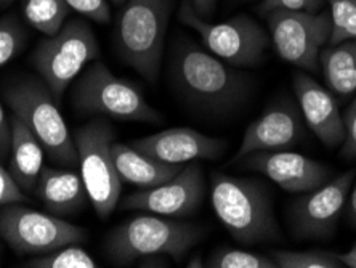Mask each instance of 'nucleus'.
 I'll use <instances>...</instances> for the list:
<instances>
[{"instance_id":"nucleus-11","label":"nucleus","mask_w":356,"mask_h":268,"mask_svg":"<svg viewBox=\"0 0 356 268\" xmlns=\"http://www.w3.org/2000/svg\"><path fill=\"white\" fill-rule=\"evenodd\" d=\"M266 21L271 44L281 60L307 72L319 71V54L332 33L331 13L273 10Z\"/></svg>"},{"instance_id":"nucleus-22","label":"nucleus","mask_w":356,"mask_h":268,"mask_svg":"<svg viewBox=\"0 0 356 268\" xmlns=\"http://www.w3.org/2000/svg\"><path fill=\"white\" fill-rule=\"evenodd\" d=\"M70 5L65 0H26L24 17L34 29L45 36H54L66 23Z\"/></svg>"},{"instance_id":"nucleus-21","label":"nucleus","mask_w":356,"mask_h":268,"mask_svg":"<svg viewBox=\"0 0 356 268\" xmlns=\"http://www.w3.org/2000/svg\"><path fill=\"white\" fill-rule=\"evenodd\" d=\"M324 81L340 100L356 92V39L327 45L319 54Z\"/></svg>"},{"instance_id":"nucleus-7","label":"nucleus","mask_w":356,"mask_h":268,"mask_svg":"<svg viewBox=\"0 0 356 268\" xmlns=\"http://www.w3.org/2000/svg\"><path fill=\"white\" fill-rule=\"evenodd\" d=\"M114 135L108 120L93 119L74 136L83 187L99 219L111 215L122 190V178L113 157Z\"/></svg>"},{"instance_id":"nucleus-19","label":"nucleus","mask_w":356,"mask_h":268,"mask_svg":"<svg viewBox=\"0 0 356 268\" xmlns=\"http://www.w3.org/2000/svg\"><path fill=\"white\" fill-rule=\"evenodd\" d=\"M113 157L122 182L132 183L140 190L170 180L186 166L162 162L124 143H113Z\"/></svg>"},{"instance_id":"nucleus-6","label":"nucleus","mask_w":356,"mask_h":268,"mask_svg":"<svg viewBox=\"0 0 356 268\" xmlns=\"http://www.w3.org/2000/svg\"><path fill=\"white\" fill-rule=\"evenodd\" d=\"M72 103L81 113L119 120L158 123L162 119L137 87L114 76L102 61H93L81 72L72 90Z\"/></svg>"},{"instance_id":"nucleus-3","label":"nucleus","mask_w":356,"mask_h":268,"mask_svg":"<svg viewBox=\"0 0 356 268\" xmlns=\"http://www.w3.org/2000/svg\"><path fill=\"white\" fill-rule=\"evenodd\" d=\"M174 0H127L116 21V45L124 63L148 82L158 81Z\"/></svg>"},{"instance_id":"nucleus-28","label":"nucleus","mask_w":356,"mask_h":268,"mask_svg":"<svg viewBox=\"0 0 356 268\" xmlns=\"http://www.w3.org/2000/svg\"><path fill=\"white\" fill-rule=\"evenodd\" d=\"M326 7V0H261L259 10L261 15H268L273 10L284 12H307L318 13Z\"/></svg>"},{"instance_id":"nucleus-13","label":"nucleus","mask_w":356,"mask_h":268,"mask_svg":"<svg viewBox=\"0 0 356 268\" xmlns=\"http://www.w3.org/2000/svg\"><path fill=\"white\" fill-rule=\"evenodd\" d=\"M206 196L201 164L193 162L161 185L138 190L122 201L124 211H141L162 217H186L196 212Z\"/></svg>"},{"instance_id":"nucleus-17","label":"nucleus","mask_w":356,"mask_h":268,"mask_svg":"<svg viewBox=\"0 0 356 268\" xmlns=\"http://www.w3.org/2000/svg\"><path fill=\"white\" fill-rule=\"evenodd\" d=\"M141 153L169 164H188L197 159H213L223 153L227 143L197 130L180 127L143 136L132 143Z\"/></svg>"},{"instance_id":"nucleus-25","label":"nucleus","mask_w":356,"mask_h":268,"mask_svg":"<svg viewBox=\"0 0 356 268\" xmlns=\"http://www.w3.org/2000/svg\"><path fill=\"white\" fill-rule=\"evenodd\" d=\"M331 13L332 33L327 45L356 39V0H326Z\"/></svg>"},{"instance_id":"nucleus-34","label":"nucleus","mask_w":356,"mask_h":268,"mask_svg":"<svg viewBox=\"0 0 356 268\" xmlns=\"http://www.w3.org/2000/svg\"><path fill=\"white\" fill-rule=\"evenodd\" d=\"M167 257L169 255H164V254H154V255H145L141 257L140 260V267H169V260H167Z\"/></svg>"},{"instance_id":"nucleus-2","label":"nucleus","mask_w":356,"mask_h":268,"mask_svg":"<svg viewBox=\"0 0 356 268\" xmlns=\"http://www.w3.org/2000/svg\"><path fill=\"white\" fill-rule=\"evenodd\" d=\"M211 199L220 222L238 243L254 246L281 236L270 191L260 180L216 172Z\"/></svg>"},{"instance_id":"nucleus-38","label":"nucleus","mask_w":356,"mask_h":268,"mask_svg":"<svg viewBox=\"0 0 356 268\" xmlns=\"http://www.w3.org/2000/svg\"><path fill=\"white\" fill-rule=\"evenodd\" d=\"M13 0H0V7H5V5H8V3H12Z\"/></svg>"},{"instance_id":"nucleus-29","label":"nucleus","mask_w":356,"mask_h":268,"mask_svg":"<svg viewBox=\"0 0 356 268\" xmlns=\"http://www.w3.org/2000/svg\"><path fill=\"white\" fill-rule=\"evenodd\" d=\"M71 10L98 23H108L111 18L108 0H65Z\"/></svg>"},{"instance_id":"nucleus-18","label":"nucleus","mask_w":356,"mask_h":268,"mask_svg":"<svg viewBox=\"0 0 356 268\" xmlns=\"http://www.w3.org/2000/svg\"><path fill=\"white\" fill-rule=\"evenodd\" d=\"M34 191L47 211L58 217L74 215L88 201L81 173L55 167H42Z\"/></svg>"},{"instance_id":"nucleus-24","label":"nucleus","mask_w":356,"mask_h":268,"mask_svg":"<svg viewBox=\"0 0 356 268\" xmlns=\"http://www.w3.org/2000/svg\"><path fill=\"white\" fill-rule=\"evenodd\" d=\"M26 267L34 268H97V262L86 249L76 244L63 246L47 254L38 255L26 262Z\"/></svg>"},{"instance_id":"nucleus-9","label":"nucleus","mask_w":356,"mask_h":268,"mask_svg":"<svg viewBox=\"0 0 356 268\" xmlns=\"http://www.w3.org/2000/svg\"><path fill=\"white\" fill-rule=\"evenodd\" d=\"M178 19L196 31L204 49L232 66L259 65L270 44L268 36L252 18L241 15L223 23H209L196 15L188 0L181 3Z\"/></svg>"},{"instance_id":"nucleus-30","label":"nucleus","mask_w":356,"mask_h":268,"mask_svg":"<svg viewBox=\"0 0 356 268\" xmlns=\"http://www.w3.org/2000/svg\"><path fill=\"white\" fill-rule=\"evenodd\" d=\"M343 127H345V139L340 148V156L347 161L356 159V97L350 103L347 111L343 113Z\"/></svg>"},{"instance_id":"nucleus-10","label":"nucleus","mask_w":356,"mask_h":268,"mask_svg":"<svg viewBox=\"0 0 356 268\" xmlns=\"http://www.w3.org/2000/svg\"><path fill=\"white\" fill-rule=\"evenodd\" d=\"M87 231L58 215L8 204L0 209V238L17 254L42 255L63 246L81 243Z\"/></svg>"},{"instance_id":"nucleus-8","label":"nucleus","mask_w":356,"mask_h":268,"mask_svg":"<svg viewBox=\"0 0 356 268\" xmlns=\"http://www.w3.org/2000/svg\"><path fill=\"white\" fill-rule=\"evenodd\" d=\"M98 54V42L90 26L82 19H70L58 33L40 42L33 54V63L58 102L71 82Z\"/></svg>"},{"instance_id":"nucleus-32","label":"nucleus","mask_w":356,"mask_h":268,"mask_svg":"<svg viewBox=\"0 0 356 268\" xmlns=\"http://www.w3.org/2000/svg\"><path fill=\"white\" fill-rule=\"evenodd\" d=\"M10 148H12V123L7 119L0 103V159L8 156Z\"/></svg>"},{"instance_id":"nucleus-4","label":"nucleus","mask_w":356,"mask_h":268,"mask_svg":"<svg viewBox=\"0 0 356 268\" xmlns=\"http://www.w3.org/2000/svg\"><path fill=\"white\" fill-rule=\"evenodd\" d=\"M202 235L204 231L197 225L162 219V215H138L109 233L106 254L116 265H129L154 254L181 262L201 241Z\"/></svg>"},{"instance_id":"nucleus-33","label":"nucleus","mask_w":356,"mask_h":268,"mask_svg":"<svg viewBox=\"0 0 356 268\" xmlns=\"http://www.w3.org/2000/svg\"><path fill=\"white\" fill-rule=\"evenodd\" d=\"M188 2L191 3V7L196 12V15H199V17L204 19L212 17L217 5V0H188Z\"/></svg>"},{"instance_id":"nucleus-36","label":"nucleus","mask_w":356,"mask_h":268,"mask_svg":"<svg viewBox=\"0 0 356 268\" xmlns=\"http://www.w3.org/2000/svg\"><path fill=\"white\" fill-rule=\"evenodd\" d=\"M342 264L348 268H356V244H353L347 252L343 254H339Z\"/></svg>"},{"instance_id":"nucleus-37","label":"nucleus","mask_w":356,"mask_h":268,"mask_svg":"<svg viewBox=\"0 0 356 268\" xmlns=\"http://www.w3.org/2000/svg\"><path fill=\"white\" fill-rule=\"evenodd\" d=\"M188 267H190V268H202V267H206V262H204L201 255L196 254L190 262H188Z\"/></svg>"},{"instance_id":"nucleus-31","label":"nucleus","mask_w":356,"mask_h":268,"mask_svg":"<svg viewBox=\"0 0 356 268\" xmlns=\"http://www.w3.org/2000/svg\"><path fill=\"white\" fill-rule=\"evenodd\" d=\"M26 201L23 190L15 180L12 172L5 171L0 164V206H8V204H17Z\"/></svg>"},{"instance_id":"nucleus-14","label":"nucleus","mask_w":356,"mask_h":268,"mask_svg":"<svg viewBox=\"0 0 356 268\" xmlns=\"http://www.w3.org/2000/svg\"><path fill=\"white\" fill-rule=\"evenodd\" d=\"M302 136L303 118L300 108L291 100H276L245 129L233 161L238 162L257 151L289 150L302 140Z\"/></svg>"},{"instance_id":"nucleus-39","label":"nucleus","mask_w":356,"mask_h":268,"mask_svg":"<svg viewBox=\"0 0 356 268\" xmlns=\"http://www.w3.org/2000/svg\"><path fill=\"white\" fill-rule=\"evenodd\" d=\"M111 2H114L116 5H120V3H125V2H127V0H111Z\"/></svg>"},{"instance_id":"nucleus-35","label":"nucleus","mask_w":356,"mask_h":268,"mask_svg":"<svg viewBox=\"0 0 356 268\" xmlns=\"http://www.w3.org/2000/svg\"><path fill=\"white\" fill-rule=\"evenodd\" d=\"M348 201V222L353 225L356 228V182L352 190H350V198L347 199Z\"/></svg>"},{"instance_id":"nucleus-5","label":"nucleus","mask_w":356,"mask_h":268,"mask_svg":"<svg viewBox=\"0 0 356 268\" xmlns=\"http://www.w3.org/2000/svg\"><path fill=\"white\" fill-rule=\"evenodd\" d=\"M3 95L13 114L28 125L51 161L65 167L79 166L74 140L45 84L21 79L7 86Z\"/></svg>"},{"instance_id":"nucleus-1","label":"nucleus","mask_w":356,"mask_h":268,"mask_svg":"<svg viewBox=\"0 0 356 268\" xmlns=\"http://www.w3.org/2000/svg\"><path fill=\"white\" fill-rule=\"evenodd\" d=\"M170 70L180 95L209 113L234 111L252 92L248 76L190 40L177 44Z\"/></svg>"},{"instance_id":"nucleus-12","label":"nucleus","mask_w":356,"mask_h":268,"mask_svg":"<svg viewBox=\"0 0 356 268\" xmlns=\"http://www.w3.org/2000/svg\"><path fill=\"white\" fill-rule=\"evenodd\" d=\"M355 173V171L340 173L315 190L302 193L292 201L287 219L296 238L324 239L336 233L337 222L352 190Z\"/></svg>"},{"instance_id":"nucleus-23","label":"nucleus","mask_w":356,"mask_h":268,"mask_svg":"<svg viewBox=\"0 0 356 268\" xmlns=\"http://www.w3.org/2000/svg\"><path fill=\"white\" fill-rule=\"evenodd\" d=\"M277 268H342L337 252L331 251H270Z\"/></svg>"},{"instance_id":"nucleus-16","label":"nucleus","mask_w":356,"mask_h":268,"mask_svg":"<svg viewBox=\"0 0 356 268\" xmlns=\"http://www.w3.org/2000/svg\"><path fill=\"white\" fill-rule=\"evenodd\" d=\"M294 92L302 118L319 141L327 148H337L345 139L343 118L339 111L337 98L329 88L319 86L305 72H296Z\"/></svg>"},{"instance_id":"nucleus-15","label":"nucleus","mask_w":356,"mask_h":268,"mask_svg":"<svg viewBox=\"0 0 356 268\" xmlns=\"http://www.w3.org/2000/svg\"><path fill=\"white\" fill-rule=\"evenodd\" d=\"M245 169L264 173L289 193H307L331 180V171L321 162L294 151H257L241 159Z\"/></svg>"},{"instance_id":"nucleus-20","label":"nucleus","mask_w":356,"mask_h":268,"mask_svg":"<svg viewBox=\"0 0 356 268\" xmlns=\"http://www.w3.org/2000/svg\"><path fill=\"white\" fill-rule=\"evenodd\" d=\"M12 175L21 190L34 191L44 167V148L28 125L12 116Z\"/></svg>"},{"instance_id":"nucleus-27","label":"nucleus","mask_w":356,"mask_h":268,"mask_svg":"<svg viewBox=\"0 0 356 268\" xmlns=\"http://www.w3.org/2000/svg\"><path fill=\"white\" fill-rule=\"evenodd\" d=\"M26 34L17 18H0V66L17 56L24 47Z\"/></svg>"},{"instance_id":"nucleus-26","label":"nucleus","mask_w":356,"mask_h":268,"mask_svg":"<svg viewBox=\"0 0 356 268\" xmlns=\"http://www.w3.org/2000/svg\"><path fill=\"white\" fill-rule=\"evenodd\" d=\"M211 268H277L270 255L233 248H220L206 262Z\"/></svg>"}]
</instances>
